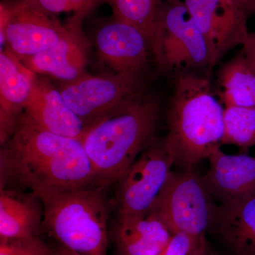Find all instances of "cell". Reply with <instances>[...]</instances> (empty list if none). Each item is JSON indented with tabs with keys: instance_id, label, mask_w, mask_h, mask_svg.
I'll return each instance as SVG.
<instances>
[{
	"instance_id": "cell-7",
	"label": "cell",
	"mask_w": 255,
	"mask_h": 255,
	"mask_svg": "<svg viewBox=\"0 0 255 255\" xmlns=\"http://www.w3.org/2000/svg\"><path fill=\"white\" fill-rule=\"evenodd\" d=\"M59 91L87 130L94 124L136 103L145 96L141 75L114 74L92 76L85 74L63 83Z\"/></svg>"
},
{
	"instance_id": "cell-4",
	"label": "cell",
	"mask_w": 255,
	"mask_h": 255,
	"mask_svg": "<svg viewBox=\"0 0 255 255\" xmlns=\"http://www.w3.org/2000/svg\"><path fill=\"white\" fill-rule=\"evenodd\" d=\"M98 185L38 194L43 204L42 232L83 255H107L108 221L115 201Z\"/></svg>"
},
{
	"instance_id": "cell-22",
	"label": "cell",
	"mask_w": 255,
	"mask_h": 255,
	"mask_svg": "<svg viewBox=\"0 0 255 255\" xmlns=\"http://www.w3.org/2000/svg\"><path fill=\"white\" fill-rule=\"evenodd\" d=\"M46 14L55 16L63 13H73L70 22L80 26L82 20L91 14L106 0H23Z\"/></svg>"
},
{
	"instance_id": "cell-5",
	"label": "cell",
	"mask_w": 255,
	"mask_h": 255,
	"mask_svg": "<svg viewBox=\"0 0 255 255\" xmlns=\"http://www.w3.org/2000/svg\"><path fill=\"white\" fill-rule=\"evenodd\" d=\"M216 209L204 178L191 168L170 172L147 214L160 220L172 236L185 233L200 237L211 229Z\"/></svg>"
},
{
	"instance_id": "cell-26",
	"label": "cell",
	"mask_w": 255,
	"mask_h": 255,
	"mask_svg": "<svg viewBox=\"0 0 255 255\" xmlns=\"http://www.w3.org/2000/svg\"><path fill=\"white\" fill-rule=\"evenodd\" d=\"M188 255H210L209 246L205 236H201Z\"/></svg>"
},
{
	"instance_id": "cell-25",
	"label": "cell",
	"mask_w": 255,
	"mask_h": 255,
	"mask_svg": "<svg viewBox=\"0 0 255 255\" xmlns=\"http://www.w3.org/2000/svg\"><path fill=\"white\" fill-rule=\"evenodd\" d=\"M243 55L255 69V33H250L248 40L243 45Z\"/></svg>"
},
{
	"instance_id": "cell-3",
	"label": "cell",
	"mask_w": 255,
	"mask_h": 255,
	"mask_svg": "<svg viewBox=\"0 0 255 255\" xmlns=\"http://www.w3.org/2000/svg\"><path fill=\"white\" fill-rule=\"evenodd\" d=\"M159 112V101L145 95L87 130L82 142L102 186L117 184L155 140Z\"/></svg>"
},
{
	"instance_id": "cell-8",
	"label": "cell",
	"mask_w": 255,
	"mask_h": 255,
	"mask_svg": "<svg viewBox=\"0 0 255 255\" xmlns=\"http://www.w3.org/2000/svg\"><path fill=\"white\" fill-rule=\"evenodd\" d=\"M175 164L164 140L155 139L117 183L115 207L119 218L145 216Z\"/></svg>"
},
{
	"instance_id": "cell-24",
	"label": "cell",
	"mask_w": 255,
	"mask_h": 255,
	"mask_svg": "<svg viewBox=\"0 0 255 255\" xmlns=\"http://www.w3.org/2000/svg\"><path fill=\"white\" fill-rule=\"evenodd\" d=\"M201 237H196L185 233L174 234L168 245L158 255H188Z\"/></svg>"
},
{
	"instance_id": "cell-16",
	"label": "cell",
	"mask_w": 255,
	"mask_h": 255,
	"mask_svg": "<svg viewBox=\"0 0 255 255\" xmlns=\"http://www.w3.org/2000/svg\"><path fill=\"white\" fill-rule=\"evenodd\" d=\"M43 204L36 193L0 189V241L39 236Z\"/></svg>"
},
{
	"instance_id": "cell-10",
	"label": "cell",
	"mask_w": 255,
	"mask_h": 255,
	"mask_svg": "<svg viewBox=\"0 0 255 255\" xmlns=\"http://www.w3.org/2000/svg\"><path fill=\"white\" fill-rule=\"evenodd\" d=\"M205 37L213 66L250 36L248 13L241 0H184Z\"/></svg>"
},
{
	"instance_id": "cell-9",
	"label": "cell",
	"mask_w": 255,
	"mask_h": 255,
	"mask_svg": "<svg viewBox=\"0 0 255 255\" xmlns=\"http://www.w3.org/2000/svg\"><path fill=\"white\" fill-rule=\"evenodd\" d=\"M74 26L62 24L55 16L23 0L0 6L1 47L21 61L54 46Z\"/></svg>"
},
{
	"instance_id": "cell-19",
	"label": "cell",
	"mask_w": 255,
	"mask_h": 255,
	"mask_svg": "<svg viewBox=\"0 0 255 255\" xmlns=\"http://www.w3.org/2000/svg\"><path fill=\"white\" fill-rule=\"evenodd\" d=\"M219 80L226 107H255V69L244 55L223 65Z\"/></svg>"
},
{
	"instance_id": "cell-20",
	"label": "cell",
	"mask_w": 255,
	"mask_h": 255,
	"mask_svg": "<svg viewBox=\"0 0 255 255\" xmlns=\"http://www.w3.org/2000/svg\"><path fill=\"white\" fill-rule=\"evenodd\" d=\"M113 16L133 25L142 32L152 49L158 25L162 0H106Z\"/></svg>"
},
{
	"instance_id": "cell-15",
	"label": "cell",
	"mask_w": 255,
	"mask_h": 255,
	"mask_svg": "<svg viewBox=\"0 0 255 255\" xmlns=\"http://www.w3.org/2000/svg\"><path fill=\"white\" fill-rule=\"evenodd\" d=\"M87 48L88 43L80 26H74L54 46L21 61L35 74L68 83L86 74Z\"/></svg>"
},
{
	"instance_id": "cell-1",
	"label": "cell",
	"mask_w": 255,
	"mask_h": 255,
	"mask_svg": "<svg viewBox=\"0 0 255 255\" xmlns=\"http://www.w3.org/2000/svg\"><path fill=\"white\" fill-rule=\"evenodd\" d=\"M98 185L102 184L82 140L48 131L25 113L1 145L0 189L38 195Z\"/></svg>"
},
{
	"instance_id": "cell-11",
	"label": "cell",
	"mask_w": 255,
	"mask_h": 255,
	"mask_svg": "<svg viewBox=\"0 0 255 255\" xmlns=\"http://www.w3.org/2000/svg\"><path fill=\"white\" fill-rule=\"evenodd\" d=\"M95 44L100 59L115 73L141 75L150 49L145 36L135 26L113 16L97 30Z\"/></svg>"
},
{
	"instance_id": "cell-30",
	"label": "cell",
	"mask_w": 255,
	"mask_h": 255,
	"mask_svg": "<svg viewBox=\"0 0 255 255\" xmlns=\"http://www.w3.org/2000/svg\"><path fill=\"white\" fill-rule=\"evenodd\" d=\"M117 255H124L122 254V253H117Z\"/></svg>"
},
{
	"instance_id": "cell-27",
	"label": "cell",
	"mask_w": 255,
	"mask_h": 255,
	"mask_svg": "<svg viewBox=\"0 0 255 255\" xmlns=\"http://www.w3.org/2000/svg\"><path fill=\"white\" fill-rule=\"evenodd\" d=\"M54 249L55 255H83L78 253V252L69 249V248L62 246V245L59 244V243H58V246L55 247Z\"/></svg>"
},
{
	"instance_id": "cell-14",
	"label": "cell",
	"mask_w": 255,
	"mask_h": 255,
	"mask_svg": "<svg viewBox=\"0 0 255 255\" xmlns=\"http://www.w3.org/2000/svg\"><path fill=\"white\" fill-rule=\"evenodd\" d=\"M24 113L48 131L83 140L87 128L47 79L36 78Z\"/></svg>"
},
{
	"instance_id": "cell-13",
	"label": "cell",
	"mask_w": 255,
	"mask_h": 255,
	"mask_svg": "<svg viewBox=\"0 0 255 255\" xmlns=\"http://www.w3.org/2000/svg\"><path fill=\"white\" fill-rule=\"evenodd\" d=\"M208 159L209 171L203 178L213 198L221 204L255 194V157L227 155L219 147Z\"/></svg>"
},
{
	"instance_id": "cell-29",
	"label": "cell",
	"mask_w": 255,
	"mask_h": 255,
	"mask_svg": "<svg viewBox=\"0 0 255 255\" xmlns=\"http://www.w3.org/2000/svg\"><path fill=\"white\" fill-rule=\"evenodd\" d=\"M241 1H243V2H244L246 5L247 3H248V1H251V0H241Z\"/></svg>"
},
{
	"instance_id": "cell-21",
	"label": "cell",
	"mask_w": 255,
	"mask_h": 255,
	"mask_svg": "<svg viewBox=\"0 0 255 255\" xmlns=\"http://www.w3.org/2000/svg\"><path fill=\"white\" fill-rule=\"evenodd\" d=\"M223 123L221 144L236 145L243 149L255 145V107H227Z\"/></svg>"
},
{
	"instance_id": "cell-28",
	"label": "cell",
	"mask_w": 255,
	"mask_h": 255,
	"mask_svg": "<svg viewBox=\"0 0 255 255\" xmlns=\"http://www.w3.org/2000/svg\"><path fill=\"white\" fill-rule=\"evenodd\" d=\"M247 9L249 14H254L255 16V0H251L246 4Z\"/></svg>"
},
{
	"instance_id": "cell-18",
	"label": "cell",
	"mask_w": 255,
	"mask_h": 255,
	"mask_svg": "<svg viewBox=\"0 0 255 255\" xmlns=\"http://www.w3.org/2000/svg\"><path fill=\"white\" fill-rule=\"evenodd\" d=\"M113 237L117 253L158 255L168 245L172 235L160 220L146 214L137 217H118Z\"/></svg>"
},
{
	"instance_id": "cell-6",
	"label": "cell",
	"mask_w": 255,
	"mask_h": 255,
	"mask_svg": "<svg viewBox=\"0 0 255 255\" xmlns=\"http://www.w3.org/2000/svg\"><path fill=\"white\" fill-rule=\"evenodd\" d=\"M151 51L164 73L213 66L207 42L184 0H166Z\"/></svg>"
},
{
	"instance_id": "cell-17",
	"label": "cell",
	"mask_w": 255,
	"mask_h": 255,
	"mask_svg": "<svg viewBox=\"0 0 255 255\" xmlns=\"http://www.w3.org/2000/svg\"><path fill=\"white\" fill-rule=\"evenodd\" d=\"M211 229L233 255H255V194L217 206Z\"/></svg>"
},
{
	"instance_id": "cell-2",
	"label": "cell",
	"mask_w": 255,
	"mask_h": 255,
	"mask_svg": "<svg viewBox=\"0 0 255 255\" xmlns=\"http://www.w3.org/2000/svg\"><path fill=\"white\" fill-rule=\"evenodd\" d=\"M224 110L207 79L182 75L174 83L164 139L175 164L191 169L219 148L224 133Z\"/></svg>"
},
{
	"instance_id": "cell-12",
	"label": "cell",
	"mask_w": 255,
	"mask_h": 255,
	"mask_svg": "<svg viewBox=\"0 0 255 255\" xmlns=\"http://www.w3.org/2000/svg\"><path fill=\"white\" fill-rule=\"evenodd\" d=\"M36 78V74L7 48L1 50L0 145L11 136L24 113Z\"/></svg>"
},
{
	"instance_id": "cell-23",
	"label": "cell",
	"mask_w": 255,
	"mask_h": 255,
	"mask_svg": "<svg viewBox=\"0 0 255 255\" xmlns=\"http://www.w3.org/2000/svg\"><path fill=\"white\" fill-rule=\"evenodd\" d=\"M0 255H55V249L39 236L15 238L0 241Z\"/></svg>"
}]
</instances>
